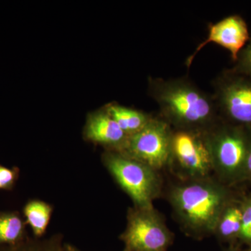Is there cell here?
<instances>
[{"mask_svg":"<svg viewBox=\"0 0 251 251\" xmlns=\"http://www.w3.org/2000/svg\"><path fill=\"white\" fill-rule=\"evenodd\" d=\"M232 188L212 176L186 181L176 179L164 193L182 232L188 237L202 240L214 234L221 213L237 196Z\"/></svg>","mask_w":251,"mask_h":251,"instance_id":"obj_1","label":"cell"},{"mask_svg":"<svg viewBox=\"0 0 251 251\" xmlns=\"http://www.w3.org/2000/svg\"><path fill=\"white\" fill-rule=\"evenodd\" d=\"M148 94L158 105V115L173 129L206 133L221 120L212 94L188 77H150Z\"/></svg>","mask_w":251,"mask_h":251,"instance_id":"obj_2","label":"cell"},{"mask_svg":"<svg viewBox=\"0 0 251 251\" xmlns=\"http://www.w3.org/2000/svg\"><path fill=\"white\" fill-rule=\"evenodd\" d=\"M205 135L214 176L231 187L242 183L251 148V128L221 120Z\"/></svg>","mask_w":251,"mask_h":251,"instance_id":"obj_3","label":"cell"},{"mask_svg":"<svg viewBox=\"0 0 251 251\" xmlns=\"http://www.w3.org/2000/svg\"><path fill=\"white\" fill-rule=\"evenodd\" d=\"M101 161L122 191L129 196L133 206H152L153 201L164 193L161 172L119 151L105 150Z\"/></svg>","mask_w":251,"mask_h":251,"instance_id":"obj_4","label":"cell"},{"mask_svg":"<svg viewBox=\"0 0 251 251\" xmlns=\"http://www.w3.org/2000/svg\"><path fill=\"white\" fill-rule=\"evenodd\" d=\"M206 133L173 129L167 171L180 181L214 176Z\"/></svg>","mask_w":251,"mask_h":251,"instance_id":"obj_5","label":"cell"},{"mask_svg":"<svg viewBox=\"0 0 251 251\" xmlns=\"http://www.w3.org/2000/svg\"><path fill=\"white\" fill-rule=\"evenodd\" d=\"M119 239L125 245L122 251H168L175 234L154 206H133L127 210L126 226Z\"/></svg>","mask_w":251,"mask_h":251,"instance_id":"obj_6","label":"cell"},{"mask_svg":"<svg viewBox=\"0 0 251 251\" xmlns=\"http://www.w3.org/2000/svg\"><path fill=\"white\" fill-rule=\"evenodd\" d=\"M211 85L220 118L251 128V77L226 71L212 80Z\"/></svg>","mask_w":251,"mask_h":251,"instance_id":"obj_7","label":"cell"},{"mask_svg":"<svg viewBox=\"0 0 251 251\" xmlns=\"http://www.w3.org/2000/svg\"><path fill=\"white\" fill-rule=\"evenodd\" d=\"M173 128L159 115H153L148 125L130 135L122 153L162 173L167 171Z\"/></svg>","mask_w":251,"mask_h":251,"instance_id":"obj_8","label":"cell"},{"mask_svg":"<svg viewBox=\"0 0 251 251\" xmlns=\"http://www.w3.org/2000/svg\"><path fill=\"white\" fill-rule=\"evenodd\" d=\"M250 34L246 21L238 15L229 16L216 23L208 25V34L205 40L197 46L196 50L186 59V67L190 68L198 52L206 45L217 44L230 52L236 62L241 51L250 40Z\"/></svg>","mask_w":251,"mask_h":251,"instance_id":"obj_9","label":"cell"},{"mask_svg":"<svg viewBox=\"0 0 251 251\" xmlns=\"http://www.w3.org/2000/svg\"><path fill=\"white\" fill-rule=\"evenodd\" d=\"M83 136L87 141L101 145L105 150L119 152L123 151L128 139L105 108L88 115Z\"/></svg>","mask_w":251,"mask_h":251,"instance_id":"obj_10","label":"cell"},{"mask_svg":"<svg viewBox=\"0 0 251 251\" xmlns=\"http://www.w3.org/2000/svg\"><path fill=\"white\" fill-rule=\"evenodd\" d=\"M242 196H236L225 207L216 223L214 234L221 243L235 246L242 228Z\"/></svg>","mask_w":251,"mask_h":251,"instance_id":"obj_11","label":"cell"},{"mask_svg":"<svg viewBox=\"0 0 251 251\" xmlns=\"http://www.w3.org/2000/svg\"><path fill=\"white\" fill-rule=\"evenodd\" d=\"M105 108L128 137L143 129L153 115L118 103H110Z\"/></svg>","mask_w":251,"mask_h":251,"instance_id":"obj_12","label":"cell"},{"mask_svg":"<svg viewBox=\"0 0 251 251\" xmlns=\"http://www.w3.org/2000/svg\"><path fill=\"white\" fill-rule=\"evenodd\" d=\"M52 204L39 199L29 200L25 204L23 213L26 224L30 227L34 237L41 239L46 230L53 213Z\"/></svg>","mask_w":251,"mask_h":251,"instance_id":"obj_13","label":"cell"},{"mask_svg":"<svg viewBox=\"0 0 251 251\" xmlns=\"http://www.w3.org/2000/svg\"><path fill=\"white\" fill-rule=\"evenodd\" d=\"M25 221L18 211L0 212V247L13 246L23 242L29 236Z\"/></svg>","mask_w":251,"mask_h":251,"instance_id":"obj_14","label":"cell"},{"mask_svg":"<svg viewBox=\"0 0 251 251\" xmlns=\"http://www.w3.org/2000/svg\"><path fill=\"white\" fill-rule=\"evenodd\" d=\"M64 245L62 234H56L46 239L28 237L16 245L1 246L0 251H64Z\"/></svg>","mask_w":251,"mask_h":251,"instance_id":"obj_15","label":"cell"},{"mask_svg":"<svg viewBox=\"0 0 251 251\" xmlns=\"http://www.w3.org/2000/svg\"><path fill=\"white\" fill-rule=\"evenodd\" d=\"M242 201V228L239 242L251 247V193L241 197Z\"/></svg>","mask_w":251,"mask_h":251,"instance_id":"obj_16","label":"cell"},{"mask_svg":"<svg viewBox=\"0 0 251 251\" xmlns=\"http://www.w3.org/2000/svg\"><path fill=\"white\" fill-rule=\"evenodd\" d=\"M20 171L18 167L8 168L0 165V190L11 191L14 190L19 179Z\"/></svg>","mask_w":251,"mask_h":251,"instance_id":"obj_17","label":"cell"},{"mask_svg":"<svg viewBox=\"0 0 251 251\" xmlns=\"http://www.w3.org/2000/svg\"><path fill=\"white\" fill-rule=\"evenodd\" d=\"M237 66L234 71L251 77V39L241 51L237 59Z\"/></svg>","mask_w":251,"mask_h":251,"instance_id":"obj_18","label":"cell"},{"mask_svg":"<svg viewBox=\"0 0 251 251\" xmlns=\"http://www.w3.org/2000/svg\"><path fill=\"white\" fill-rule=\"evenodd\" d=\"M243 182H249L251 184V148L249 154H248L245 166H244Z\"/></svg>","mask_w":251,"mask_h":251,"instance_id":"obj_19","label":"cell"},{"mask_svg":"<svg viewBox=\"0 0 251 251\" xmlns=\"http://www.w3.org/2000/svg\"><path fill=\"white\" fill-rule=\"evenodd\" d=\"M64 251H82L78 248L75 247L74 245H72L71 244H68V243H64Z\"/></svg>","mask_w":251,"mask_h":251,"instance_id":"obj_20","label":"cell"},{"mask_svg":"<svg viewBox=\"0 0 251 251\" xmlns=\"http://www.w3.org/2000/svg\"><path fill=\"white\" fill-rule=\"evenodd\" d=\"M224 251H239L235 246H229L227 248H225Z\"/></svg>","mask_w":251,"mask_h":251,"instance_id":"obj_21","label":"cell"},{"mask_svg":"<svg viewBox=\"0 0 251 251\" xmlns=\"http://www.w3.org/2000/svg\"><path fill=\"white\" fill-rule=\"evenodd\" d=\"M247 251H251V247H249Z\"/></svg>","mask_w":251,"mask_h":251,"instance_id":"obj_22","label":"cell"}]
</instances>
